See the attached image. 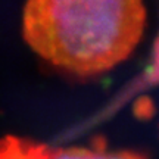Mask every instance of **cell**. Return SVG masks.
Returning a JSON list of instances; mask_svg holds the SVG:
<instances>
[{"label": "cell", "instance_id": "cell-1", "mask_svg": "<svg viewBox=\"0 0 159 159\" xmlns=\"http://www.w3.org/2000/svg\"><path fill=\"white\" fill-rule=\"evenodd\" d=\"M146 27L143 0H27L22 34L52 66L96 77L136 50Z\"/></svg>", "mask_w": 159, "mask_h": 159}, {"label": "cell", "instance_id": "cell-3", "mask_svg": "<svg viewBox=\"0 0 159 159\" xmlns=\"http://www.w3.org/2000/svg\"><path fill=\"white\" fill-rule=\"evenodd\" d=\"M0 159H25V139L16 136L2 137Z\"/></svg>", "mask_w": 159, "mask_h": 159}, {"label": "cell", "instance_id": "cell-2", "mask_svg": "<svg viewBox=\"0 0 159 159\" xmlns=\"http://www.w3.org/2000/svg\"><path fill=\"white\" fill-rule=\"evenodd\" d=\"M25 159H144V156L134 150H111L103 146L53 149L25 139Z\"/></svg>", "mask_w": 159, "mask_h": 159}]
</instances>
